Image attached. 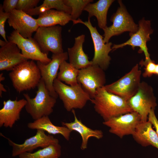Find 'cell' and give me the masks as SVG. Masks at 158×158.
Returning <instances> with one entry per match:
<instances>
[{"label": "cell", "instance_id": "obj_1", "mask_svg": "<svg viewBox=\"0 0 158 158\" xmlns=\"http://www.w3.org/2000/svg\"><path fill=\"white\" fill-rule=\"evenodd\" d=\"M90 101L94 104L95 111L102 118L104 121L134 111L127 101L109 92L104 86L97 90L95 96Z\"/></svg>", "mask_w": 158, "mask_h": 158}, {"label": "cell", "instance_id": "obj_2", "mask_svg": "<svg viewBox=\"0 0 158 158\" xmlns=\"http://www.w3.org/2000/svg\"><path fill=\"white\" fill-rule=\"evenodd\" d=\"M9 76L13 87L19 93L37 87L41 78L40 69L32 60L25 61L16 66Z\"/></svg>", "mask_w": 158, "mask_h": 158}, {"label": "cell", "instance_id": "obj_3", "mask_svg": "<svg viewBox=\"0 0 158 158\" xmlns=\"http://www.w3.org/2000/svg\"><path fill=\"white\" fill-rule=\"evenodd\" d=\"M37 87L34 98H31L27 93L23 94L27 101L25 110L34 120L49 116L53 112L56 102V99L51 95L42 78Z\"/></svg>", "mask_w": 158, "mask_h": 158}, {"label": "cell", "instance_id": "obj_4", "mask_svg": "<svg viewBox=\"0 0 158 158\" xmlns=\"http://www.w3.org/2000/svg\"><path fill=\"white\" fill-rule=\"evenodd\" d=\"M53 86L64 108L68 111L74 109H82L91 99L89 95L79 83L75 86H69L56 78L54 81Z\"/></svg>", "mask_w": 158, "mask_h": 158}, {"label": "cell", "instance_id": "obj_5", "mask_svg": "<svg viewBox=\"0 0 158 158\" xmlns=\"http://www.w3.org/2000/svg\"><path fill=\"white\" fill-rule=\"evenodd\" d=\"M142 72L137 64L131 70L116 81L104 86L109 92L128 101L137 92L141 81Z\"/></svg>", "mask_w": 158, "mask_h": 158}, {"label": "cell", "instance_id": "obj_6", "mask_svg": "<svg viewBox=\"0 0 158 158\" xmlns=\"http://www.w3.org/2000/svg\"><path fill=\"white\" fill-rule=\"evenodd\" d=\"M118 2L119 7L110 19L112 25L103 29L105 43L109 42L111 38L114 36L119 35L125 32H129L130 34H133L138 29V25L135 23L122 1L118 0Z\"/></svg>", "mask_w": 158, "mask_h": 158}, {"label": "cell", "instance_id": "obj_7", "mask_svg": "<svg viewBox=\"0 0 158 158\" xmlns=\"http://www.w3.org/2000/svg\"><path fill=\"white\" fill-rule=\"evenodd\" d=\"M73 24H83L89 29L94 47V55L92 61V65L99 66L104 71L108 67L111 60L109 53L112 50V43L111 42L105 43L103 37L99 33L96 27L92 26L90 18L87 21H83L80 18L73 20Z\"/></svg>", "mask_w": 158, "mask_h": 158}, {"label": "cell", "instance_id": "obj_8", "mask_svg": "<svg viewBox=\"0 0 158 158\" xmlns=\"http://www.w3.org/2000/svg\"><path fill=\"white\" fill-rule=\"evenodd\" d=\"M127 102L133 111L140 115L142 122L148 121L150 111L155 109L157 105L152 88L143 81L141 82L136 93Z\"/></svg>", "mask_w": 158, "mask_h": 158}, {"label": "cell", "instance_id": "obj_9", "mask_svg": "<svg viewBox=\"0 0 158 158\" xmlns=\"http://www.w3.org/2000/svg\"><path fill=\"white\" fill-rule=\"evenodd\" d=\"M59 25L39 27L35 32L34 39L42 52L48 54L49 51L57 54L63 52L61 32Z\"/></svg>", "mask_w": 158, "mask_h": 158}, {"label": "cell", "instance_id": "obj_10", "mask_svg": "<svg viewBox=\"0 0 158 158\" xmlns=\"http://www.w3.org/2000/svg\"><path fill=\"white\" fill-rule=\"evenodd\" d=\"M138 29L135 33L130 34V38L123 43L118 44H114L112 47V50L123 48L127 45L131 47L133 49L136 47L140 48V53L143 52L145 56L144 63L151 60L150 54L147 47V42L150 40V35L153 32V30L151 27V22L149 20H146L143 18L138 22Z\"/></svg>", "mask_w": 158, "mask_h": 158}, {"label": "cell", "instance_id": "obj_11", "mask_svg": "<svg viewBox=\"0 0 158 158\" xmlns=\"http://www.w3.org/2000/svg\"><path fill=\"white\" fill-rule=\"evenodd\" d=\"M77 80L91 99L95 96L97 90L105 85L106 75L104 70L99 66L92 65L79 70Z\"/></svg>", "mask_w": 158, "mask_h": 158}, {"label": "cell", "instance_id": "obj_12", "mask_svg": "<svg viewBox=\"0 0 158 158\" xmlns=\"http://www.w3.org/2000/svg\"><path fill=\"white\" fill-rule=\"evenodd\" d=\"M141 121V117L137 112L133 111L112 118L103 122L109 128V132L121 138L132 135L138 124Z\"/></svg>", "mask_w": 158, "mask_h": 158}, {"label": "cell", "instance_id": "obj_13", "mask_svg": "<svg viewBox=\"0 0 158 158\" xmlns=\"http://www.w3.org/2000/svg\"><path fill=\"white\" fill-rule=\"evenodd\" d=\"M8 41L16 44L21 50V53L26 58L40 61L47 64L51 61L48 54L42 52L37 43L32 37H23L16 31L14 30L7 36Z\"/></svg>", "mask_w": 158, "mask_h": 158}, {"label": "cell", "instance_id": "obj_14", "mask_svg": "<svg viewBox=\"0 0 158 158\" xmlns=\"http://www.w3.org/2000/svg\"><path fill=\"white\" fill-rule=\"evenodd\" d=\"M7 139L10 145L12 147V156L15 157L26 152H30L39 147L44 148L51 145L59 143V140L50 135H47L45 131L37 130L36 134L26 139L21 144L16 143L3 135Z\"/></svg>", "mask_w": 158, "mask_h": 158}, {"label": "cell", "instance_id": "obj_15", "mask_svg": "<svg viewBox=\"0 0 158 158\" xmlns=\"http://www.w3.org/2000/svg\"><path fill=\"white\" fill-rule=\"evenodd\" d=\"M68 58V52H63L59 54H53L51 61L47 64L40 61H37V63L40 71L41 78L44 81L47 88L51 95L56 99L58 96L54 89L53 83L57 77L60 65Z\"/></svg>", "mask_w": 158, "mask_h": 158}, {"label": "cell", "instance_id": "obj_16", "mask_svg": "<svg viewBox=\"0 0 158 158\" xmlns=\"http://www.w3.org/2000/svg\"><path fill=\"white\" fill-rule=\"evenodd\" d=\"M8 23L10 27L16 31L23 37H32L39 27L36 19L21 11L16 9L10 13Z\"/></svg>", "mask_w": 158, "mask_h": 158}, {"label": "cell", "instance_id": "obj_17", "mask_svg": "<svg viewBox=\"0 0 158 158\" xmlns=\"http://www.w3.org/2000/svg\"><path fill=\"white\" fill-rule=\"evenodd\" d=\"M26 102L24 99L4 101L3 106L0 110V127L12 128L16 122L20 119L21 111Z\"/></svg>", "mask_w": 158, "mask_h": 158}, {"label": "cell", "instance_id": "obj_18", "mask_svg": "<svg viewBox=\"0 0 158 158\" xmlns=\"http://www.w3.org/2000/svg\"><path fill=\"white\" fill-rule=\"evenodd\" d=\"M14 43L8 41L0 48V70L11 71L16 66L28 59L20 52Z\"/></svg>", "mask_w": 158, "mask_h": 158}, {"label": "cell", "instance_id": "obj_19", "mask_svg": "<svg viewBox=\"0 0 158 158\" xmlns=\"http://www.w3.org/2000/svg\"><path fill=\"white\" fill-rule=\"evenodd\" d=\"M85 37V35L82 34L75 38L73 47L68 49L69 63L78 70L87 68L92 65V61H89L87 55L83 49Z\"/></svg>", "mask_w": 158, "mask_h": 158}, {"label": "cell", "instance_id": "obj_20", "mask_svg": "<svg viewBox=\"0 0 158 158\" xmlns=\"http://www.w3.org/2000/svg\"><path fill=\"white\" fill-rule=\"evenodd\" d=\"M72 112L74 117V121L69 123L62 122L61 124L71 132L75 131L80 134L82 139L80 146L82 150H84L87 148L88 141L90 138L93 137L98 139L103 138V133L102 130H93L87 127L83 123L81 120L78 119L74 109L72 110Z\"/></svg>", "mask_w": 158, "mask_h": 158}, {"label": "cell", "instance_id": "obj_21", "mask_svg": "<svg viewBox=\"0 0 158 158\" xmlns=\"http://www.w3.org/2000/svg\"><path fill=\"white\" fill-rule=\"evenodd\" d=\"M148 121L140 122L132 135L134 140L143 147L151 145L158 150V135Z\"/></svg>", "mask_w": 158, "mask_h": 158}, {"label": "cell", "instance_id": "obj_22", "mask_svg": "<svg viewBox=\"0 0 158 158\" xmlns=\"http://www.w3.org/2000/svg\"><path fill=\"white\" fill-rule=\"evenodd\" d=\"M114 0H99L94 3L88 4L84 11L88 13V18L95 16L99 27L102 30L107 26V15L108 9Z\"/></svg>", "mask_w": 158, "mask_h": 158}, {"label": "cell", "instance_id": "obj_23", "mask_svg": "<svg viewBox=\"0 0 158 158\" xmlns=\"http://www.w3.org/2000/svg\"><path fill=\"white\" fill-rule=\"evenodd\" d=\"M36 20L39 27H49L57 25H65L72 19L70 14L52 9L40 13Z\"/></svg>", "mask_w": 158, "mask_h": 158}, {"label": "cell", "instance_id": "obj_24", "mask_svg": "<svg viewBox=\"0 0 158 158\" xmlns=\"http://www.w3.org/2000/svg\"><path fill=\"white\" fill-rule=\"evenodd\" d=\"M28 128L31 129H40L50 134H60L69 140L71 131L65 126H59L54 125L48 116H44L27 124Z\"/></svg>", "mask_w": 158, "mask_h": 158}, {"label": "cell", "instance_id": "obj_25", "mask_svg": "<svg viewBox=\"0 0 158 158\" xmlns=\"http://www.w3.org/2000/svg\"><path fill=\"white\" fill-rule=\"evenodd\" d=\"M53 8L70 15L71 13V8L64 4L63 0H44L41 5L28 11L26 13L31 16L39 15L42 12Z\"/></svg>", "mask_w": 158, "mask_h": 158}, {"label": "cell", "instance_id": "obj_26", "mask_svg": "<svg viewBox=\"0 0 158 158\" xmlns=\"http://www.w3.org/2000/svg\"><path fill=\"white\" fill-rule=\"evenodd\" d=\"M61 147L59 144L51 145L34 152H26L19 155V158H59Z\"/></svg>", "mask_w": 158, "mask_h": 158}, {"label": "cell", "instance_id": "obj_27", "mask_svg": "<svg viewBox=\"0 0 158 158\" xmlns=\"http://www.w3.org/2000/svg\"><path fill=\"white\" fill-rule=\"evenodd\" d=\"M59 69L57 78L58 80L71 86H75L78 84L77 78L79 70L74 67L66 61L62 62Z\"/></svg>", "mask_w": 158, "mask_h": 158}, {"label": "cell", "instance_id": "obj_28", "mask_svg": "<svg viewBox=\"0 0 158 158\" xmlns=\"http://www.w3.org/2000/svg\"><path fill=\"white\" fill-rule=\"evenodd\" d=\"M63 1L66 6L71 8L70 15L72 21L78 19L87 5L92 2L93 0H63Z\"/></svg>", "mask_w": 158, "mask_h": 158}, {"label": "cell", "instance_id": "obj_29", "mask_svg": "<svg viewBox=\"0 0 158 158\" xmlns=\"http://www.w3.org/2000/svg\"><path fill=\"white\" fill-rule=\"evenodd\" d=\"M40 0H18L16 9L26 13L37 6Z\"/></svg>", "mask_w": 158, "mask_h": 158}, {"label": "cell", "instance_id": "obj_30", "mask_svg": "<svg viewBox=\"0 0 158 158\" xmlns=\"http://www.w3.org/2000/svg\"><path fill=\"white\" fill-rule=\"evenodd\" d=\"M142 66H144V71L142 75L144 78L150 77L155 74V71L156 64L153 60H151L146 62H144L142 60L140 62Z\"/></svg>", "mask_w": 158, "mask_h": 158}, {"label": "cell", "instance_id": "obj_31", "mask_svg": "<svg viewBox=\"0 0 158 158\" xmlns=\"http://www.w3.org/2000/svg\"><path fill=\"white\" fill-rule=\"evenodd\" d=\"M10 13L5 12L3 10L2 4L0 5V34L4 41L8 42L6 37V33L5 30V22L9 18Z\"/></svg>", "mask_w": 158, "mask_h": 158}, {"label": "cell", "instance_id": "obj_32", "mask_svg": "<svg viewBox=\"0 0 158 158\" xmlns=\"http://www.w3.org/2000/svg\"><path fill=\"white\" fill-rule=\"evenodd\" d=\"M18 0H4L2 5L3 11L10 13L16 9Z\"/></svg>", "mask_w": 158, "mask_h": 158}, {"label": "cell", "instance_id": "obj_33", "mask_svg": "<svg viewBox=\"0 0 158 158\" xmlns=\"http://www.w3.org/2000/svg\"><path fill=\"white\" fill-rule=\"evenodd\" d=\"M154 109H152L148 116V121H150L158 135V120L155 115Z\"/></svg>", "mask_w": 158, "mask_h": 158}, {"label": "cell", "instance_id": "obj_34", "mask_svg": "<svg viewBox=\"0 0 158 158\" xmlns=\"http://www.w3.org/2000/svg\"><path fill=\"white\" fill-rule=\"evenodd\" d=\"M6 92V90L4 87V86L1 83H0V96L1 97H2V92Z\"/></svg>", "mask_w": 158, "mask_h": 158}, {"label": "cell", "instance_id": "obj_35", "mask_svg": "<svg viewBox=\"0 0 158 158\" xmlns=\"http://www.w3.org/2000/svg\"><path fill=\"white\" fill-rule=\"evenodd\" d=\"M7 42L5 41L2 40L1 39L0 40V45L1 47L5 45Z\"/></svg>", "mask_w": 158, "mask_h": 158}, {"label": "cell", "instance_id": "obj_36", "mask_svg": "<svg viewBox=\"0 0 158 158\" xmlns=\"http://www.w3.org/2000/svg\"><path fill=\"white\" fill-rule=\"evenodd\" d=\"M5 79L4 77L3 76V73H1L0 74V82L4 80Z\"/></svg>", "mask_w": 158, "mask_h": 158}, {"label": "cell", "instance_id": "obj_37", "mask_svg": "<svg viewBox=\"0 0 158 158\" xmlns=\"http://www.w3.org/2000/svg\"><path fill=\"white\" fill-rule=\"evenodd\" d=\"M154 75H158V64H156Z\"/></svg>", "mask_w": 158, "mask_h": 158}]
</instances>
